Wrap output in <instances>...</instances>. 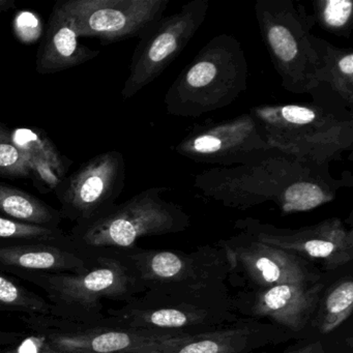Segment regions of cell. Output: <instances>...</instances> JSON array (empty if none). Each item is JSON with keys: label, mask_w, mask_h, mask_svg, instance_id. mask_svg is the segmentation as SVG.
<instances>
[{"label": "cell", "mask_w": 353, "mask_h": 353, "mask_svg": "<svg viewBox=\"0 0 353 353\" xmlns=\"http://www.w3.org/2000/svg\"><path fill=\"white\" fill-rule=\"evenodd\" d=\"M312 94L311 103L258 105L249 112L272 150L330 165L352 150V112L346 107L328 104L318 90Z\"/></svg>", "instance_id": "3957f363"}, {"label": "cell", "mask_w": 353, "mask_h": 353, "mask_svg": "<svg viewBox=\"0 0 353 353\" xmlns=\"http://www.w3.org/2000/svg\"><path fill=\"white\" fill-rule=\"evenodd\" d=\"M14 9H16L15 0H0V15Z\"/></svg>", "instance_id": "f1b7e54d"}, {"label": "cell", "mask_w": 353, "mask_h": 353, "mask_svg": "<svg viewBox=\"0 0 353 353\" xmlns=\"http://www.w3.org/2000/svg\"><path fill=\"white\" fill-rule=\"evenodd\" d=\"M0 216L36 226L61 228V212L19 188L0 183Z\"/></svg>", "instance_id": "ffe728a7"}, {"label": "cell", "mask_w": 353, "mask_h": 353, "mask_svg": "<svg viewBox=\"0 0 353 353\" xmlns=\"http://www.w3.org/2000/svg\"><path fill=\"white\" fill-rule=\"evenodd\" d=\"M248 79L249 65L241 42L231 34H218L202 47L167 90V113L196 119L220 110L247 90Z\"/></svg>", "instance_id": "5b68a950"}, {"label": "cell", "mask_w": 353, "mask_h": 353, "mask_svg": "<svg viewBox=\"0 0 353 353\" xmlns=\"http://www.w3.org/2000/svg\"><path fill=\"white\" fill-rule=\"evenodd\" d=\"M208 0H191L172 15L164 16L139 36L121 90L130 100L150 85L181 54L205 21Z\"/></svg>", "instance_id": "9c48e42d"}, {"label": "cell", "mask_w": 353, "mask_h": 353, "mask_svg": "<svg viewBox=\"0 0 353 353\" xmlns=\"http://www.w3.org/2000/svg\"><path fill=\"white\" fill-rule=\"evenodd\" d=\"M14 143L24 156H34L44 160L61 179L67 176L72 161L61 154L46 133L38 128L11 129Z\"/></svg>", "instance_id": "7402d4cb"}, {"label": "cell", "mask_w": 353, "mask_h": 353, "mask_svg": "<svg viewBox=\"0 0 353 353\" xmlns=\"http://www.w3.org/2000/svg\"><path fill=\"white\" fill-rule=\"evenodd\" d=\"M293 339L290 332L270 322L239 317L236 321L210 332L161 336L140 353H252Z\"/></svg>", "instance_id": "9a60e30c"}, {"label": "cell", "mask_w": 353, "mask_h": 353, "mask_svg": "<svg viewBox=\"0 0 353 353\" xmlns=\"http://www.w3.org/2000/svg\"><path fill=\"white\" fill-rule=\"evenodd\" d=\"M319 57L320 85L326 84L347 108L353 107V49L340 48L324 39L312 38Z\"/></svg>", "instance_id": "d6986e66"}, {"label": "cell", "mask_w": 353, "mask_h": 353, "mask_svg": "<svg viewBox=\"0 0 353 353\" xmlns=\"http://www.w3.org/2000/svg\"><path fill=\"white\" fill-rule=\"evenodd\" d=\"M0 353H65L55 348L43 334H26L21 340L11 346L0 348Z\"/></svg>", "instance_id": "4316f807"}, {"label": "cell", "mask_w": 353, "mask_h": 353, "mask_svg": "<svg viewBox=\"0 0 353 353\" xmlns=\"http://www.w3.org/2000/svg\"><path fill=\"white\" fill-rule=\"evenodd\" d=\"M167 191L166 187L143 190L98 218L74 225L70 235L82 247L107 250L130 249L143 237L183 232L191 218L181 205L163 197Z\"/></svg>", "instance_id": "52a82bcc"}, {"label": "cell", "mask_w": 353, "mask_h": 353, "mask_svg": "<svg viewBox=\"0 0 353 353\" xmlns=\"http://www.w3.org/2000/svg\"><path fill=\"white\" fill-rule=\"evenodd\" d=\"M324 281L314 284H280L257 290H239L232 305L239 317L270 322L294 339L309 328Z\"/></svg>", "instance_id": "2e32d148"}, {"label": "cell", "mask_w": 353, "mask_h": 353, "mask_svg": "<svg viewBox=\"0 0 353 353\" xmlns=\"http://www.w3.org/2000/svg\"><path fill=\"white\" fill-rule=\"evenodd\" d=\"M0 311L22 316H50L51 307L45 297L21 286L0 270Z\"/></svg>", "instance_id": "603a6c76"}, {"label": "cell", "mask_w": 353, "mask_h": 353, "mask_svg": "<svg viewBox=\"0 0 353 353\" xmlns=\"http://www.w3.org/2000/svg\"><path fill=\"white\" fill-rule=\"evenodd\" d=\"M313 8L315 24L334 36L350 38L353 30L351 0H315Z\"/></svg>", "instance_id": "cb8c5ba5"}, {"label": "cell", "mask_w": 353, "mask_h": 353, "mask_svg": "<svg viewBox=\"0 0 353 353\" xmlns=\"http://www.w3.org/2000/svg\"><path fill=\"white\" fill-rule=\"evenodd\" d=\"M353 311V280L347 276L325 285L317 307L312 316L309 328L325 336L338 330L348 320Z\"/></svg>", "instance_id": "44dd1931"}, {"label": "cell", "mask_w": 353, "mask_h": 353, "mask_svg": "<svg viewBox=\"0 0 353 353\" xmlns=\"http://www.w3.org/2000/svg\"><path fill=\"white\" fill-rule=\"evenodd\" d=\"M239 318L229 288L208 291L154 288L121 307L109 309L97 323L166 336H192L232 323Z\"/></svg>", "instance_id": "277c9868"}, {"label": "cell", "mask_w": 353, "mask_h": 353, "mask_svg": "<svg viewBox=\"0 0 353 353\" xmlns=\"http://www.w3.org/2000/svg\"><path fill=\"white\" fill-rule=\"evenodd\" d=\"M234 227L266 245L314 264L319 262L320 270L326 272L340 270L353 260V229L336 216L299 229L281 228L253 218L237 220Z\"/></svg>", "instance_id": "8fae6325"}, {"label": "cell", "mask_w": 353, "mask_h": 353, "mask_svg": "<svg viewBox=\"0 0 353 353\" xmlns=\"http://www.w3.org/2000/svg\"><path fill=\"white\" fill-rule=\"evenodd\" d=\"M80 38L112 44L139 38L164 17L170 0H63Z\"/></svg>", "instance_id": "5bb4252c"}, {"label": "cell", "mask_w": 353, "mask_h": 353, "mask_svg": "<svg viewBox=\"0 0 353 353\" xmlns=\"http://www.w3.org/2000/svg\"><path fill=\"white\" fill-rule=\"evenodd\" d=\"M137 270L148 289L208 291L229 288V263L218 243L192 252L179 250L119 249Z\"/></svg>", "instance_id": "ba28073f"}, {"label": "cell", "mask_w": 353, "mask_h": 353, "mask_svg": "<svg viewBox=\"0 0 353 353\" xmlns=\"http://www.w3.org/2000/svg\"><path fill=\"white\" fill-rule=\"evenodd\" d=\"M280 353H326V351L319 339H301Z\"/></svg>", "instance_id": "83f0119b"}, {"label": "cell", "mask_w": 353, "mask_h": 353, "mask_svg": "<svg viewBox=\"0 0 353 353\" xmlns=\"http://www.w3.org/2000/svg\"><path fill=\"white\" fill-rule=\"evenodd\" d=\"M260 36L282 86L291 94H314L321 88L319 57L312 38L313 17L295 0H257Z\"/></svg>", "instance_id": "8992f818"}, {"label": "cell", "mask_w": 353, "mask_h": 353, "mask_svg": "<svg viewBox=\"0 0 353 353\" xmlns=\"http://www.w3.org/2000/svg\"><path fill=\"white\" fill-rule=\"evenodd\" d=\"M75 22L59 0L53 7L46 32L37 53L36 70L40 75H53L97 59L100 50L79 42Z\"/></svg>", "instance_id": "ac0fdd59"}, {"label": "cell", "mask_w": 353, "mask_h": 353, "mask_svg": "<svg viewBox=\"0 0 353 353\" xmlns=\"http://www.w3.org/2000/svg\"><path fill=\"white\" fill-rule=\"evenodd\" d=\"M270 150L251 113L195 125L173 150L202 164L231 167L259 158Z\"/></svg>", "instance_id": "4fadbf2b"}, {"label": "cell", "mask_w": 353, "mask_h": 353, "mask_svg": "<svg viewBox=\"0 0 353 353\" xmlns=\"http://www.w3.org/2000/svg\"><path fill=\"white\" fill-rule=\"evenodd\" d=\"M229 263L227 284L239 290H257L280 284H314L323 281L316 264L257 241L248 233L221 239Z\"/></svg>", "instance_id": "30bf717a"}, {"label": "cell", "mask_w": 353, "mask_h": 353, "mask_svg": "<svg viewBox=\"0 0 353 353\" xmlns=\"http://www.w3.org/2000/svg\"><path fill=\"white\" fill-rule=\"evenodd\" d=\"M44 291L50 317L78 324H94L105 317V301L128 303L146 288L119 249L100 250L96 261L80 272H26L16 274Z\"/></svg>", "instance_id": "7a4b0ae2"}, {"label": "cell", "mask_w": 353, "mask_h": 353, "mask_svg": "<svg viewBox=\"0 0 353 353\" xmlns=\"http://www.w3.org/2000/svg\"><path fill=\"white\" fill-rule=\"evenodd\" d=\"M125 185V158L117 150H109L86 161L61 179L54 193L63 218L79 225L114 206Z\"/></svg>", "instance_id": "7c38bea8"}, {"label": "cell", "mask_w": 353, "mask_h": 353, "mask_svg": "<svg viewBox=\"0 0 353 353\" xmlns=\"http://www.w3.org/2000/svg\"><path fill=\"white\" fill-rule=\"evenodd\" d=\"M70 234V233H69ZM100 250L63 241H0V270L5 274L80 272L96 261Z\"/></svg>", "instance_id": "e0dca14e"}, {"label": "cell", "mask_w": 353, "mask_h": 353, "mask_svg": "<svg viewBox=\"0 0 353 353\" xmlns=\"http://www.w3.org/2000/svg\"><path fill=\"white\" fill-rule=\"evenodd\" d=\"M69 237L61 228L24 224L0 216V241H63Z\"/></svg>", "instance_id": "d4e9b609"}, {"label": "cell", "mask_w": 353, "mask_h": 353, "mask_svg": "<svg viewBox=\"0 0 353 353\" xmlns=\"http://www.w3.org/2000/svg\"><path fill=\"white\" fill-rule=\"evenodd\" d=\"M330 168L270 148L251 162L196 174L193 185L199 196L226 208L245 210L272 202L287 216L330 203L342 188L352 187L350 172L336 179Z\"/></svg>", "instance_id": "6da1fadb"}, {"label": "cell", "mask_w": 353, "mask_h": 353, "mask_svg": "<svg viewBox=\"0 0 353 353\" xmlns=\"http://www.w3.org/2000/svg\"><path fill=\"white\" fill-rule=\"evenodd\" d=\"M0 177L32 179L26 157L14 143L11 129L3 123H0Z\"/></svg>", "instance_id": "484cf974"}]
</instances>
